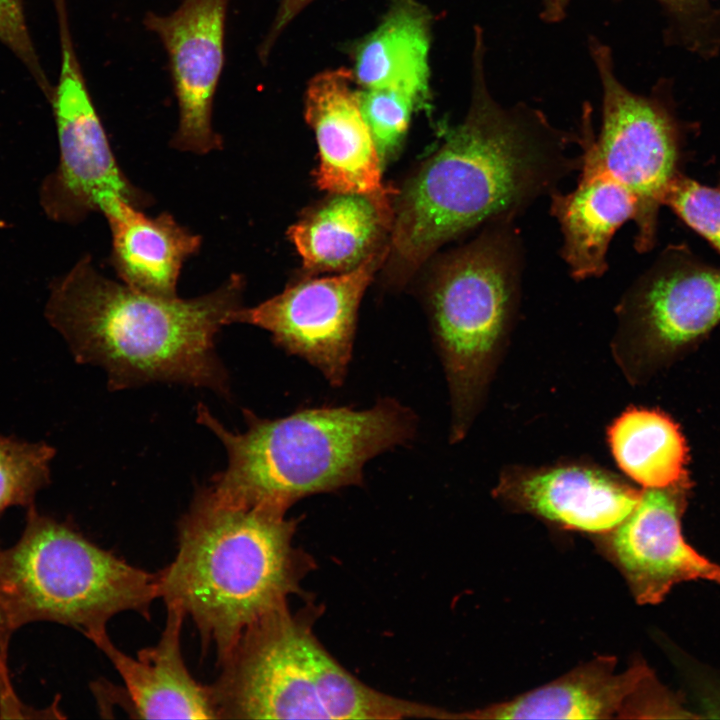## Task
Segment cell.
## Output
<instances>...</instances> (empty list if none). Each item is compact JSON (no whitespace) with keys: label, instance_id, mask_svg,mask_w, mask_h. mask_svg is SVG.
Segmentation results:
<instances>
[{"label":"cell","instance_id":"cb8c5ba5","mask_svg":"<svg viewBox=\"0 0 720 720\" xmlns=\"http://www.w3.org/2000/svg\"><path fill=\"white\" fill-rule=\"evenodd\" d=\"M428 100L401 88H368L359 91L361 111L383 164L398 151L413 112L425 107Z\"/></svg>","mask_w":720,"mask_h":720},{"label":"cell","instance_id":"2e32d148","mask_svg":"<svg viewBox=\"0 0 720 720\" xmlns=\"http://www.w3.org/2000/svg\"><path fill=\"white\" fill-rule=\"evenodd\" d=\"M580 177L568 193L549 195L550 211L559 223L561 256L576 280L598 278L608 269L607 253L616 231L634 220L635 197L610 176L583 145Z\"/></svg>","mask_w":720,"mask_h":720},{"label":"cell","instance_id":"f546056e","mask_svg":"<svg viewBox=\"0 0 720 720\" xmlns=\"http://www.w3.org/2000/svg\"><path fill=\"white\" fill-rule=\"evenodd\" d=\"M571 0H542L541 16L549 22H557L566 14V8Z\"/></svg>","mask_w":720,"mask_h":720},{"label":"cell","instance_id":"6da1fadb","mask_svg":"<svg viewBox=\"0 0 720 720\" xmlns=\"http://www.w3.org/2000/svg\"><path fill=\"white\" fill-rule=\"evenodd\" d=\"M475 34L468 113L400 192L394 209L389 250L405 270L471 230L515 220L581 166V155L569 152L577 134L553 127L537 110L504 108L492 98L481 29Z\"/></svg>","mask_w":720,"mask_h":720},{"label":"cell","instance_id":"ac0fdd59","mask_svg":"<svg viewBox=\"0 0 720 720\" xmlns=\"http://www.w3.org/2000/svg\"><path fill=\"white\" fill-rule=\"evenodd\" d=\"M642 491L582 467H559L521 477L506 496L524 510L560 527L606 534L636 508Z\"/></svg>","mask_w":720,"mask_h":720},{"label":"cell","instance_id":"52a82bcc","mask_svg":"<svg viewBox=\"0 0 720 720\" xmlns=\"http://www.w3.org/2000/svg\"><path fill=\"white\" fill-rule=\"evenodd\" d=\"M523 245L514 219L482 227L437 266L428 293L434 340L458 418L514 306L523 271Z\"/></svg>","mask_w":720,"mask_h":720},{"label":"cell","instance_id":"484cf974","mask_svg":"<svg viewBox=\"0 0 720 720\" xmlns=\"http://www.w3.org/2000/svg\"><path fill=\"white\" fill-rule=\"evenodd\" d=\"M0 41L8 46L29 68L42 90L47 84L27 29L23 0H0Z\"/></svg>","mask_w":720,"mask_h":720},{"label":"cell","instance_id":"4dcf8cb0","mask_svg":"<svg viewBox=\"0 0 720 720\" xmlns=\"http://www.w3.org/2000/svg\"><path fill=\"white\" fill-rule=\"evenodd\" d=\"M662 2L666 3L670 7L674 9H684L687 8L690 4L695 3L696 0H661Z\"/></svg>","mask_w":720,"mask_h":720},{"label":"cell","instance_id":"7402d4cb","mask_svg":"<svg viewBox=\"0 0 720 720\" xmlns=\"http://www.w3.org/2000/svg\"><path fill=\"white\" fill-rule=\"evenodd\" d=\"M609 443L619 467L646 489L666 488L689 478L685 439L663 413L628 410L610 427Z\"/></svg>","mask_w":720,"mask_h":720},{"label":"cell","instance_id":"7a4b0ae2","mask_svg":"<svg viewBox=\"0 0 720 720\" xmlns=\"http://www.w3.org/2000/svg\"><path fill=\"white\" fill-rule=\"evenodd\" d=\"M243 290V277L231 274L202 296L158 297L111 280L86 256L56 281L45 312L77 362L104 369L111 390L160 382L227 396L215 337L242 307Z\"/></svg>","mask_w":720,"mask_h":720},{"label":"cell","instance_id":"7c38bea8","mask_svg":"<svg viewBox=\"0 0 720 720\" xmlns=\"http://www.w3.org/2000/svg\"><path fill=\"white\" fill-rule=\"evenodd\" d=\"M229 0H182L168 15L149 12L145 27L162 42L179 109L174 148L206 154L222 148L212 127L214 96L225 63Z\"/></svg>","mask_w":720,"mask_h":720},{"label":"cell","instance_id":"8fae6325","mask_svg":"<svg viewBox=\"0 0 720 720\" xmlns=\"http://www.w3.org/2000/svg\"><path fill=\"white\" fill-rule=\"evenodd\" d=\"M690 490L688 478L666 488L642 491L633 512L601 535L604 552L641 605L662 602L683 582L707 580L720 585V565L695 550L682 532Z\"/></svg>","mask_w":720,"mask_h":720},{"label":"cell","instance_id":"d6986e66","mask_svg":"<svg viewBox=\"0 0 720 720\" xmlns=\"http://www.w3.org/2000/svg\"><path fill=\"white\" fill-rule=\"evenodd\" d=\"M103 214L111 231V264L121 281L150 295L177 297L181 268L200 249L201 237L168 212L150 217L123 200Z\"/></svg>","mask_w":720,"mask_h":720},{"label":"cell","instance_id":"e0dca14e","mask_svg":"<svg viewBox=\"0 0 720 720\" xmlns=\"http://www.w3.org/2000/svg\"><path fill=\"white\" fill-rule=\"evenodd\" d=\"M616 657L598 656L541 687L454 719L620 718L629 698L653 671L641 661L615 673Z\"/></svg>","mask_w":720,"mask_h":720},{"label":"cell","instance_id":"5bb4252c","mask_svg":"<svg viewBox=\"0 0 720 720\" xmlns=\"http://www.w3.org/2000/svg\"><path fill=\"white\" fill-rule=\"evenodd\" d=\"M352 70L321 72L305 93V119L313 129L319 165L317 186L330 192L356 193L391 200L397 192L382 180L379 152L364 119Z\"/></svg>","mask_w":720,"mask_h":720},{"label":"cell","instance_id":"277c9868","mask_svg":"<svg viewBox=\"0 0 720 720\" xmlns=\"http://www.w3.org/2000/svg\"><path fill=\"white\" fill-rule=\"evenodd\" d=\"M243 415L246 430L233 433L205 405L197 406L198 422L219 438L228 456L210 489L229 503L285 511L304 497L360 485L370 459L416 432L414 413L391 398L362 410L305 408L273 420L247 409Z\"/></svg>","mask_w":720,"mask_h":720},{"label":"cell","instance_id":"83f0119b","mask_svg":"<svg viewBox=\"0 0 720 720\" xmlns=\"http://www.w3.org/2000/svg\"><path fill=\"white\" fill-rule=\"evenodd\" d=\"M313 0H281L271 27L259 47L262 62L268 58L275 42L291 21Z\"/></svg>","mask_w":720,"mask_h":720},{"label":"cell","instance_id":"603a6c76","mask_svg":"<svg viewBox=\"0 0 720 720\" xmlns=\"http://www.w3.org/2000/svg\"><path fill=\"white\" fill-rule=\"evenodd\" d=\"M54 455L45 442L0 435V514L12 506L32 505L50 480Z\"/></svg>","mask_w":720,"mask_h":720},{"label":"cell","instance_id":"f1b7e54d","mask_svg":"<svg viewBox=\"0 0 720 720\" xmlns=\"http://www.w3.org/2000/svg\"><path fill=\"white\" fill-rule=\"evenodd\" d=\"M11 633L0 611V698L14 704L16 700H14L7 670V647Z\"/></svg>","mask_w":720,"mask_h":720},{"label":"cell","instance_id":"d4e9b609","mask_svg":"<svg viewBox=\"0 0 720 720\" xmlns=\"http://www.w3.org/2000/svg\"><path fill=\"white\" fill-rule=\"evenodd\" d=\"M663 205L720 254V184H701L680 172L668 187Z\"/></svg>","mask_w":720,"mask_h":720},{"label":"cell","instance_id":"9c48e42d","mask_svg":"<svg viewBox=\"0 0 720 720\" xmlns=\"http://www.w3.org/2000/svg\"><path fill=\"white\" fill-rule=\"evenodd\" d=\"M388 250L377 251L351 270L304 280L257 306L241 307L232 323L265 329L276 345L339 387L352 359L361 299Z\"/></svg>","mask_w":720,"mask_h":720},{"label":"cell","instance_id":"3957f363","mask_svg":"<svg viewBox=\"0 0 720 720\" xmlns=\"http://www.w3.org/2000/svg\"><path fill=\"white\" fill-rule=\"evenodd\" d=\"M297 520L268 505L226 502L201 488L177 529V552L158 575L165 605L194 622L217 663L242 632L302 592L313 559L294 545Z\"/></svg>","mask_w":720,"mask_h":720},{"label":"cell","instance_id":"44dd1931","mask_svg":"<svg viewBox=\"0 0 720 720\" xmlns=\"http://www.w3.org/2000/svg\"><path fill=\"white\" fill-rule=\"evenodd\" d=\"M431 15L416 0H393L379 25L353 49L361 89L401 88L430 98Z\"/></svg>","mask_w":720,"mask_h":720},{"label":"cell","instance_id":"4316f807","mask_svg":"<svg viewBox=\"0 0 720 720\" xmlns=\"http://www.w3.org/2000/svg\"><path fill=\"white\" fill-rule=\"evenodd\" d=\"M692 717L678 696L662 687L652 672L629 698L620 718Z\"/></svg>","mask_w":720,"mask_h":720},{"label":"cell","instance_id":"30bf717a","mask_svg":"<svg viewBox=\"0 0 720 720\" xmlns=\"http://www.w3.org/2000/svg\"><path fill=\"white\" fill-rule=\"evenodd\" d=\"M64 2L55 0L61 66L58 83L49 96L60 148L54 209L70 220L92 211L103 213L119 200L142 209L149 199L128 180L115 158L75 54Z\"/></svg>","mask_w":720,"mask_h":720},{"label":"cell","instance_id":"8992f818","mask_svg":"<svg viewBox=\"0 0 720 720\" xmlns=\"http://www.w3.org/2000/svg\"><path fill=\"white\" fill-rule=\"evenodd\" d=\"M22 537L0 550V611L13 632L47 620L71 626L90 641L117 614L150 618L158 575L129 564L32 505Z\"/></svg>","mask_w":720,"mask_h":720},{"label":"cell","instance_id":"ba28073f","mask_svg":"<svg viewBox=\"0 0 720 720\" xmlns=\"http://www.w3.org/2000/svg\"><path fill=\"white\" fill-rule=\"evenodd\" d=\"M590 49L602 84V124L595 137L590 111L585 109L579 144L635 197L634 247L645 253L655 246L660 207L680 173L679 130L661 102L637 95L620 83L609 47L592 39Z\"/></svg>","mask_w":720,"mask_h":720},{"label":"cell","instance_id":"ffe728a7","mask_svg":"<svg viewBox=\"0 0 720 720\" xmlns=\"http://www.w3.org/2000/svg\"><path fill=\"white\" fill-rule=\"evenodd\" d=\"M393 219L391 200L336 193L293 224L288 237L306 270L345 272L383 249Z\"/></svg>","mask_w":720,"mask_h":720},{"label":"cell","instance_id":"5b68a950","mask_svg":"<svg viewBox=\"0 0 720 720\" xmlns=\"http://www.w3.org/2000/svg\"><path fill=\"white\" fill-rule=\"evenodd\" d=\"M313 616L286 604L242 632L210 685L218 719H445L352 675L316 637Z\"/></svg>","mask_w":720,"mask_h":720},{"label":"cell","instance_id":"4fadbf2b","mask_svg":"<svg viewBox=\"0 0 720 720\" xmlns=\"http://www.w3.org/2000/svg\"><path fill=\"white\" fill-rule=\"evenodd\" d=\"M626 309L657 354L676 355L720 323V268L670 245L636 279Z\"/></svg>","mask_w":720,"mask_h":720},{"label":"cell","instance_id":"9a60e30c","mask_svg":"<svg viewBox=\"0 0 720 720\" xmlns=\"http://www.w3.org/2000/svg\"><path fill=\"white\" fill-rule=\"evenodd\" d=\"M159 641L136 657L121 651L107 632L91 641L110 660L123 681L117 703L132 717L145 719H218L210 685L189 672L181 650L182 610L166 605Z\"/></svg>","mask_w":720,"mask_h":720}]
</instances>
